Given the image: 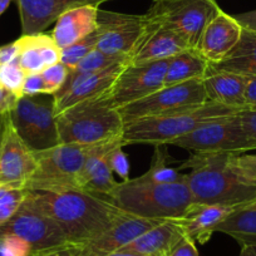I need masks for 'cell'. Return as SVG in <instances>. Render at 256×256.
<instances>
[{
    "mask_svg": "<svg viewBox=\"0 0 256 256\" xmlns=\"http://www.w3.org/2000/svg\"><path fill=\"white\" fill-rule=\"evenodd\" d=\"M234 164L245 176L256 180V154H234Z\"/></svg>",
    "mask_w": 256,
    "mask_h": 256,
    "instance_id": "37",
    "label": "cell"
},
{
    "mask_svg": "<svg viewBox=\"0 0 256 256\" xmlns=\"http://www.w3.org/2000/svg\"><path fill=\"white\" fill-rule=\"evenodd\" d=\"M245 102L246 110H256V77L248 78Z\"/></svg>",
    "mask_w": 256,
    "mask_h": 256,
    "instance_id": "45",
    "label": "cell"
},
{
    "mask_svg": "<svg viewBox=\"0 0 256 256\" xmlns=\"http://www.w3.org/2000/svg\"><path fill=\"white\" fill-rule=\"evenodd\" d=\"M215 70L232 72L248 78L256 77V33L244 29L232 50L221 62L210 64Z\"/></svg>",
    "mask_w": 256,
    "mask_h": 256,
    "instance_id": "26",
    "label": "cell"
},
{
    "mask_svg": "<svg viewBox=\"0 0 256 256\" xmlns=\"http://www.w3.org/2000/svg\"><path fill=\"white\" fill-rule=\"evenodd\" d=\"M36 168V154L16 134L6 114L0 142V184L26 188V184Z\"/></svg>",
    "mask_w": 256,
    "mask_h": 256,
    "instance_id": "13",
    "label": "cell"
},
{
    "mask_svg": "<svg viewBox=\"0 0 256 256\" xmlns=\"http://www.w3.org/2000/svg\"><path fill=\"white\" fill-rule=\"evenodd\" d=\"M241 32L242 26L236 19L220 9L206 24L195 49L208 64H216L232 50L240 39Z\"/></svg>",
    "mask_w": 256,
    "mask_h": 256,
    "instance_id": "16",
    "label": "cell"
},
{
    "mask_svg": "<svg viewBox=\"0 0 256 256\" xmlns=\"http://www.w3.org/2000/svg\"><path fill=\"white\" fill-rule=\"evenodd\" d=\"M100 6H82L64 12L56 20L50 36L60 49L82 40L97 29Z\"/></svg>",
    "mask_w": 256,
    "mask_h": 256,
    "instance_id": "23",
    "label": "cell"
},
{
    "mask_svg": "<svg viewBox=\"0 0 256 256\" xmlns=\"http://www.w3.org/2000/svg\"><path fill=\"white\" fill-rule=\"evenodd\" d=\"M107 161L112 172H116L123 181L130 180V161L123 151V144H117L108 152Z\"/></svg>",
    "mask_w": 256,
    "mask_h": 256,
    "instance_id": "36",
    "label": "cell"
},
{
    "mask_svg": "<svg viewBox=\"0 0 256 256\" xmlns=\"http://www.w3.org/2000/svg\"><path fill=\"white\" fill-rule=\"evenodd\" d=\"M242 127L246 134L256 146V110H244L238 112Z\"/></svg>",
    "mask_w": 256,
    "mask_h": 256,
    "instance_id": "39",
    "label": "cell"
},
{
    "mask_svg": "<svg viewBox=\"0 0 256 256\" xmlns=\"http://www.w3.org/2000/svg\"><path fill=\"white\" fill-rule=\"evenodd\" d=\"M168 256H200V254H198V248H196L195 241L184 235L174 245V248H172Z\"/></svg>",
    "mask_w": 256,
    "mask_h": 256,
    "instance_id": "40",
    "label": "cell"
},
{
    "mask_svg": "<svg viewBox=\"0 0 256 256\" xmlns=\"http://www.w3.org/2000/svg\"><path fill=\"white\" fill-rule=\"evenodd\" d=\"M26 73L20 67L18 59L12 63L0 66V83L16 94L22 96Z\"/></svg>",
    "mask_w": 256,
    "mask_h": 256,
    "instance_id": "33",
    "label": "cell"
},
{
    "mask_svg": "<svg viewBox=\"0 0 256 256\" xmlns=\"http://www.w3.org/2000/svg\"><path fill=\"white\" fill-rule=\"evenodd\" d=\"M96 48H97V34L94 32V33L83 38L82 40L62 49L60 63H63L66 67L70 68V70H73V68L77 67L78 63L88 53H90Z\"/></svg>",
    "mask_w": 256,
    "mask_h": 256,
    "instance_id": "32",
    "label": "cell"
},
{
    "mask_svg": "<svg viewBox=\"0 0 256 256\" xmlns=\"http://www.w3.org/2000/svg\"><path fill=\"white\" fill-rule=\"evenodd\" d=\"M16 235L30 245L32 252L67 245V238L58 225L26 200L13 218L0 226V236Z\"/></svg>",
    "mask_w": 256,
    "mask_h": 256,
    "instance_id": "12",
    "label": "cell"
},
{
    "mask_svg": "<svg viewBox=\"0 0 256 256\" xmlns=\"http://www.w3.org/2000/svg\"><path fill=\"white\" fill-rule=\"evenodd\" d=\"M10 2L12 0H0V16H2V14L8 9Z\"/></svg>",
    "mask_w": 256,
    "mask_h": 256,
    "instance_id": "47",
    "label": "cell"
},
{
    "mask_svg": "<svg viewBox=\"0 0 256 256\" xmlns=\"http://www.w3.org/2000/svg\"><path fill=\"white\" fill-rule=\"evenodd\" d=\"M127 64H116L100 72L86 76H76L70 70L63 87L53 94L54 114L83 100L104 96Z\"/></svg>",
    "mask_w": 256,
    "mask_h": 256,
    "instance_id": "15",
    "label": "cell"
},
{
    "mask_svg": "<svg viewBox=\"0 0 256 256\" xmlns=\"http://www.w3.org/2000/svg\"><path fill=\"white\" fill-rule=\"evenodd\" d=\"M32 248L26 240L16 235L0 236V256H29Z\"/></svg>",
    "mask_w": 256,
    "mask_h": 256,
    "instance_id": "35",
    "label": "cell"
},
{
    "mask_svg": "<svg viewBox=\"0 0 256 256\" xmlns=\"http://www.w3.org/2000/svg\"><path fill=\"white\" fill-rule=\"evenodd\" d=\"M120 63H130V58L128 56H108V54L103 53L100 49L96 48L78 63L77 67L70 70V72L76 76H86L90 74V73L100 72V70H103L106 68H110Z\"/></svg>",
    "mask_w": 256,
    "mask_h": 256,
    "instance_id": "30",
    "label": "cell"
},
{
    "mask_svg": "<svg viewBox=\"0 0 256 256\" xmlns=\"http://www.w3.org/2000/svg\"><path fill=\"white\" fill-rule=\"evenodd\" d=\"M107 256H140V255H134V254H130V252H114Z\"/></svg>",
    "mask_w": 256,
    "mask_h": 256,
    "instance_id": "49",
    "label": "cell"
},
{
    "mask_svg": "<svg viewBox=\"0 0 256 256\" xmlns=\"http://www.w3.org/2000/svg\"><path fill=\"white\" fill-rule=\"evenodd\" d=\"M147 24L146 14L137 16L98 9L97 49L108 56L130 58Z\"/></svg>",
    "mask_w": 256,
    "mask_h": 256,
    "instance_id": "10",
    "label": "cell"
},
{
    "mask_svg": "<svg viewBox=\"0 0 256 256\" xmlns=\"http://www.w3.org/2000/svg\"><path fill=\"white\" fill-rule=\"evenodd\" d=\"M168 62L170 59L128 63L106 93V97L116 108H120L161 90Z\"/></svg>",
    "mask_w": 256,
    "mask_h": 256,
    "instance_id": "11",
    "label": "cell"
},
{
    "mask_svg": "<svg viewBox=\"0 0 256 256\" xmlns=\"http://www.w3.org/2000/svg\"><path fill=\"white\" fill-rule=\"evenodd\" d=\"M28 195V190L0 184V226L13 218Z\"/></svg>",
    "mask_w": 256,
    "mask_h": 256,
    "instance_id": "31",
    "label": "cell"
},
{
    "mask_svg": "<svg viewBox=\"0 0 256 256\" xmlns=\"http://www.w3.org/2000/svg\"><path fill=\"white\" fill-rule=\"evenodd\" d=\"M70 68L66 67L63 63H56L46 67L43 72L40 73L44 83V94H56L67 80Z\"/></svg>",
    "mask_w": 256,
    "mask_h": 256,
    "instance_id": "34",
    "label": "cell"
},
{
    "mask_svg": "<svg viewBox=\"0 0 256 256\" xmlns=\"http://www.w3.org/2000/svg\"><path fill=\"white\" fill-rule=\"evenodd\" d=\"M218 10L215 0H154L146 16L180 34L190 48H196L206 24Z\"/></svg>",
    "mask_w": 256,
    "mask_h": 256,
    "instance_id": "7",
    "label": "cell"
},
{
    "mask_svg": "<svg viewBox=\"0 0 256 256\" xmlns=\"http://www.w3.org/2000/svg\"><path fill=\"white\" fill-rule=\"evenodd\" d=\"M187 48H190L188 43L180 34L148 19L144 34L130 56V63L170 59Z\"/></svg>",
    "mask_w": 256,
    "mask_h": 256,
    "instance_id": "18",
    "label": "cell"
},
{
    "mask_svg": "<svg viewBox=\"0 0 256 256\" xmlns=\"http://www.w3.org/2000/svg\"><path fill=\"white\" fill-rule=\"evenodd\" d=\"M238 256H256V246H242Z\"/></svg>",
    "mask_w": 256,
    "mask_h": 256,
    "instance_id": "46",
    "label": "cell"
},
{
    "mask_svg": "<svg viewBox=\"0 0 256 256\" xmlns=\"http://www.w3.org/2000/svg\"><path fill=\"white\" fill-rule=\"evenodd\" d=\"M20 96L16 94L0 83V114L6 116L13 110Z\"/></svg>",
    "mask_w": 256,
    "mask_h": 256,
    "instance_id": "41",
    "label": "cell"
},
{
    "mask_svg": "<svg viewBox=\"0 0 256 256\" xmlns=\"http://www.w3.org/2000/svg\"><path fill=\"white\" fill-rule=\"evenodd\" d=\"M236 208L224 205H206V204H192L182 218H177L184 230V235L198 244L210 241L216 228L221 221L225 220Z\"/></svg>",
    "mask_w": 256,
    "mask_h": 256,
    "instance_id": "24",
    "label": "cell"
},
{
    "mask_svg": "<svg viewBox=\"0 0 256 256\" xmlns=\"http://www.w3.org/2000/svg\"><path fill=\"white\" fill-rule=\"evenodd\" d=\"M76 254V245H67L59 246V248H48V250H42L32 252L29 256H74Z\"/></svg>",
    "mask_w": 256,
    "mask_h": 256,
    "instance_id": "42",
    "label": "cell"
},
{
    "mask_svg": "<svg viewBox=\"0 0 256 256\" xmlns=\"http://www.w3.org/2000/svg\"><path fill=\"white\" fill-rule=\"evenodd\" d=\"M208 100L202 80H195L162 87L142 100L118 108V110L126 124L141 118L170 114Z\"/></svg>",
    "mask_w": 256,
    "mask_h": 256,
    "instance_id": "9",
    "label": "cell"
},
{
    "mask_svg": "<svg viewBox=\"0 0 256 256\" xmlns=\"http://www.w3.org/2000/svg\"><path fill=\"white\" fill-rule=\"evenodd\" d=\"M44 94V83L40 73L26 74L24 80L22 96H39Z\"/></svg>",
    "mask_w": 256,
    "mask_h": 256,
    "instance_id": "38",
    "label": "cell"
},
{
    "mask_svg": "<svg viewBox=\"0 0 256 256\" xmlns=\"http://www.w3.org/2000/svg\"><path fill=\"white\" fill-rule=\"evenodd\" d=\"M162 221L141 218L124 211L104 232L82 245H76L74 256H107L114 254Z\"/></svg>",
    "mask_w": 256,
    "mask_h": 256,
    "instance_id": "14",
    "label": "cell"
},
{
    "mask_svg": "<svg viewBox=\"0 0 256 256\" xmlns=\"http://www.w3.org/2000/svg\"><path fill=\"white\" fill-rule=\"evenodd\" d=\"M170 144L194 152L241 154L256 150L244 130L238 113L210 120Z\"/></svg>",
    "mask_w": 256,
    "mask_h": 256,
    "instance_id": "8",
    "label": "cell"
},
{
    "mask_svg": "<svg viewBox=\"0 0 256 256\" xmlns=\"http://www.w3.org/2000/svg\"><path fill=\"white\" fill-rule=\"evenodd\" d=\"M164 147L154 146L151 166L142 176L137 178L146 182H156V184H174V182L184 181L186 174H181L167 164V151Z\"/></svg>",
    "mask_w": 256,
    "mask_h": 256,
    "instance_id": "29",
    "label": "cell"
},
{
    "mask_svg": "<svg viewBox=\"0 0 256 256\" xmlns=\"http://www.w3.org/2000/svg\"><path fill=\"white\" fill-rule=\"evenodd\" d=\"M231 152H195L180 166L190 168L187 186L195 204L240 208L256 198V180L234 164Z\"/></svg>",
    "mask_w": 256,
    "mask_h": 256,
    "instance_id": "2",
    "label": "cell"
},
{
    "mask_svg": "<svg viewBox=\"0 0 256 256\" xmlns=\"http://www.w3.org/2000/svg\"><path fill=\"white\" fill-rule=\"evenodd\" d=\"M208 100L238 110H246V88L248 78L232 72L215 70L208 64L202 80Z\"/></svg>",
    "mask_w": 256,
    "mask_h": 256,
    "instance_id": "22",
    "label": "cell"
},
{
    "mask_svg": "<svg viewBox=\"0 0 256 256\" xmlns=\"http://www.w3.org/2000/svg\"><path fill=\"white\" fill-rule=\"evenodd\" d=\"M208 70V62L195 48H187L170 58L164 87L188 80H204Z\"/></svg>",
    "mask_w": 256,
    "mask_h": 256,
    "instance_id": "27",
    "label": "cell"
},
{
    "mask_svg": "<svg viewBox=\"0 0 256 256\" xmlns=\"http://www.w3.org/2000/svg\"><path fill=\"white\" fill-rule=\"evenodd\" d=\"M90 144H59L44 151H34L36 168L26 184L28 191H80L78 177Z\"/></svg>",
    "mask_w": 256,
    "mask_h": 256,
    "instance_id": "6",
    "label": "cell"
},
{
    "mask_svg": "<svg viewBox=\"0 0 256 256\" xmlns=\"http://www.w3.org/2000/svg\"><path fill=\"white\" fill-rule=\"evenodd\" d=\"M184 236V232L178 220L170 218L142 234L117 252H130L140 256H168Z\"/></svg>",
    "mask_w": 256,
    "mask_h": 256,
    "instance_id": "21",
    "label": "cell"
},
{
    "mask_svg": "<svg viewBox=\"0 0 256 256\" xmlns=\"http://www.w3.org/2000/svg\"><path fill=\"white\" fill-rule=\"evenodd\" d=\"M26 144L32 151H44L60 144L52 94H39L33 124Z\"/></svg>",
    "mask_w": 256,
    "mask_h": 256,
    "instance_id": "25",
    "label": "cell"
},
{
    "mask_svg": "<svg viewBox=\"0 0 256 256\" xmlns=\"http://www.w3.org/2000/svg\"><path fill=\"white\" fill-rule=\"evenodd\" d=\"M238 112L241 110L208 100L202 104L184 108L170 114L141 118L134 122L126 123L122 134V144L123 146H168L174 140L190 134L210 120L238 114Z\"/></svg>",
    "mask_w": 256,
    "mask_h": 256,
    "instance_id": "4",
    "label": "cell"
},
{
    "mask_svg": "<svg viewBox=\"0 0 256 256\" xmlns=\"http://www.w3.org/2000/svg\"><path fill=\"white\" fill-rule=\"evenodd\" d=\"M245 206H251V208H256V198L254 201H251L250 204H248V205H245Z\"/></svg>",
    "mask_w": 256,
    "mask_h": 256,
    "instance_id": "50",
    "label": "cell"
},
{
    "mask_svg": "<svg viewBox=\"0 0 256 256\" xmlns=\"http://www.w3.org/2000/svg\"><path fill=\"white\" fill-rule=\"evenodd\" d=\"M216 232H222L238 241L240 246H256V208L240 206L216 228Z\"/></svg>",
    "mask_w": 256,
    "mask_h": 256,
    "instance_id": "28",
    "label": "cell"
},
{
    "mask_svg": "<svg viewBox=\"0 0 256 256\" xmlns=\"http://www.w3.org/2000/svg\"><path fill=\"white\" fill-rule=\"evenodd\" d=\"M232 16L244 29H248V30L256 33V9L255 10L246 12V13L235 14Z\"/></svg>",
    "mask_w": 256,
    "mask_h": 256,
    "instance_id": "44",
    "label": "cell"
},
{
    "mask_svg": "<svg viewBox=\"0 0 256 256\" xmlns=\"http://www.w3.org/2000/svg\"><path fill=\"white\" fill-rule=\"evenodd\" d=\"M18 56L19 46L16 43V40L13 42V43L6 44V46H0V66L16 62L18 59Z\"/></svg>",
    "mask_w": 256,
    "mask_h": 256,
    "instance_id": "43",
    "label": "cell"
},
{
    "mask_svg": "<svg viewBox=\"0 0 256 256\" xmlns=\"http://www.w3.org/2000/svg\"><path fill=\"white\" fill-rule=\"evenodd\" d=\"M6 116L0 114V142H2V137H3L4 127H6Z\"/></svg>",
    "mask_w": 256,
    "mask_h": 256,
    "instance_id": "48",
    "label": "cell"
},
{
    "mask_svg": "<svg viewBox=\"0 0 256 256\" xmlns=\"http://www.w3.org/2000/svg\"><path fill=\"white\" fill-rule=\"evenodd\" d=\"M22 22V33H42L56 19L72 8L97 6L108 0H16Z\"/></svg>",
    "mask_w": 256,
    "mask_h": 256,
    "instance_id": "19",
    "label": "cell"
},
{
    "mask_svg": "<svg viewBox=\"0 0 256 256\" xmlns=\"http://www.w3.org/2000/svg\"><path fill=\"white\" fill-rule=\"evenodd\" d=\"M120 144H122V138L90 144L87 158L78 177L80 191L104 198L110 196L118 182L113 177V172L107 161V154L113 147Z\"/></svg>",
    "mask_w": 256,
    "mask_h": 256,
    "instance_id": "17",
    "label": "cell"
},
{
    "mask_svg": "<svg viewBox=\"0 0 256 256\" xmlns=\"http://www.w3.org/2000/svg\"><path fill=\"white\" fill-rule=\"evenodd\" d=\"M60 144H96L122 138L124 122L107 97L83 100L56 114Z\"/></svg>",
    "mask_w": 256,
    "mask_h": 256,
    "instance_id": "5",
    "label": "cell"
},
{
    "mask_svg": "<svg viewBox=\"0 0 256 256\" xmlns=\"http://www.w3.org/2000/svg\"><path fill=\"white\" fill-rule=\"evenodd\" d=\"M19 46L18 62L26 74L42 73L46 67L60 62L62 49L50 34H22L16 39Z\"/></svg>",
    "mask_w": 256,
    "mask_h": 256,
    "instance_id": "20",
    "label": "cell"
},
{
    "mask_svg": "<svg viewBox=\"0 0 256 256\" xmlns=\"http://www.w3.org/2000/svg\"><path fill=\"white\" fill-rule=\"evenodd\" d=\"M26 201L48 215L70 245L97 238L124 212L107 198L83 191H28Z\"/></svg>",
    "mask_w": 256,
    "mask_h": 256,
    "instance_id": "1",
    "label": "cell"
},
{
    "mask_svg": "<svg viewBox=\"0 0 256 256\" xmlns=\"http://www.w3.org/2000/svg\"><path fill=\"white\" fill-rule=\"evenodd\" d=\"M107 200L126 212L152 220L180 218L194 204L186 181L156 184L137 177L118 182Z\"/></svg>",
    "mask_w": 256,
    "mask_h": 256,
    "instance_id": "3",
    "label": "cell"
}]
</instances>
